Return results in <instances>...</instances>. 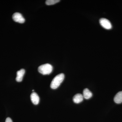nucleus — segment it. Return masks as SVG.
<instances>
[{"mask_svg":"<svg viewBox=\"0 0 122 122\" xmlns=\"http://www.w3.org/2000/svg\"><path fill=\"white\" fill-rule=\"evenodd\" d=\"M32 91H34V90H33Z\"/></svg>","mask_w":122,"mask_h":122,"instance_id":"f8f14e48","label":"nucleus"},{"mask_svg":"<svg viewBox=\"0 0 122 122\" xmlns=\"http://www.w3.org/2000/svg\"><path fill=\"white\" fill-rule=\"evenodd\" d=\"M5 122H13L11 118L8 117L6 119Z\"/></svg>","mask_w":122,"mask_h":122,"instance_id":"9b49d317","label":"nucleus"},{"mask_svg":"<svg viewBox=\"0 0 122 122\" xmlns=\"http://www.w3.org/2000/svg\"><path fill=\"white\" fill-rule=\"evenodd\" d=\"M25 71L24 69H21L17 72V76L16 80L18 82H20L22 81Z\"/></svg>","mask_w":122,"mask_h":122,"instance_id":"39448f33","label":"nucleus"},{"mask_svg":"<svg viewBox=\"0 0 122 122\" xmlns=\"http://www.w3.org/2000/svg\"><path fill=\"white\" fill-rule=\"evenodd\" d=\"M114 101L116 103L119 104L122 103V91L118 92L114 98Z\"/></svg>","mask_w":122,"mask_h":122,"instance_id":"6e6552de","label":"nucleus"},{"mask_svg":"<svg viewBox=\"0 0 122 122\" xmlns=\"http://www.w3.org/2000/svg\"><path fill=\"white\" fill-rule=\"evenodd\" d=\"M60 1L59 0H47L46 1V4L47 5H52L58 3Z\"/></svg>","mask_w":122,"mask_h":122,"instance_id":"9d476101","label":"nucleus"},{"mask_svg":"<svg viewBox=\"0 0 122 122\" xmlns=\"http://www.w3.org/2000/svg\"><path fill=\"white\" fill-rule=\"evenodd\" d=\"M53 69L52 66L49 63L42 65L38 68V71L39 73L44 75L50 74L52 73Z\"/></svg>","mask_w":122,"mask_h":122,"instance_id":"f03ea898","label":"nucleus"},{"mask_svg":"<svg viewBox=\"0 0 122 122\" xmlns=\"http://www.w3.org/2000/svg\"><path fill=\"white\" fill-rule=\"evenodd\" d=\"M13 19L15 22L22 24L25 22V19L20 13H15L12 16Z\"/></svg>","mask_w":122,"mask_h":122,"instance_id":"20e7f679","label":"nucleus"},{"mask_svg":"<svg viewBox=\"0 0 122 122\" xmlns=\"http://www.w3.org/2000/svg\"><path fill=\"white\" fill-rule=\"evenodd\" d=\"M65 78V75L63 73L58 75L53 79L51 83L50 87L53 89L58 88L62 82Z\"/></svg>","mask_w":122,"mask_h":122,"instance_id":"f257e3e1","label":"nucleus"},{"mask_svg":"<svg viewBox=\"0 0 122 122\" xmlns=\"http://www.w3.org/2000/svg\"><path fill=\"white\" fill-rule=\"evenodd\" d=\"M83 95L81 94H77L75 95L73 98L74 102L76 103H79L81 102L83 100Z\"/></svg>","mask_w":122,"mask_h":122,"instance_id":"0eeeda50","label":"nucleus"},{"mask_svg":"<svg viewBox=\"0 0 122 122\" xmlns=\"http://www.w3.org/2000/svg\"><path fill=\"white\" fill-rule=\"evenodd\" d=\"M30 99L34 105H37L39 103V97L37 94L35 92H33L30 95Z\"/></svg>","mask_w":122,"mask_h":122,"instance_id":"423d86ee","label":"nucleus"},{"mask_svg":"<svg viewBox=\"0 0 122 122\" xmlns=\"http://www.w3.org/2000/svg\"><path fill=\"white\" fill-rule=\"evenodd\" d=\"M100 25L102 27L107 30L111 29L112 25L110 21L105 18H102L99 20Z\"/></svg>","mask_w":122,"mask_h":122,"instance_id":"7ed1b4c3","label":"nucleus"},{"mask_svg":"<svg viewBox=\"0 0 122 122\" xmlns=\"http://www.w3.org/2000/svg\"><path fill=\"white\" fill-rule=\"evenodd\" d=\"M82 95L84 98L86 99H88L92 97L93 95V94L88 89L86 88L83 90V94Z\"/></svg>","mask_w":122,"mask_h":122,"instance_id":"1a4fd4ad","label":"nucleus"}]
</instances>
